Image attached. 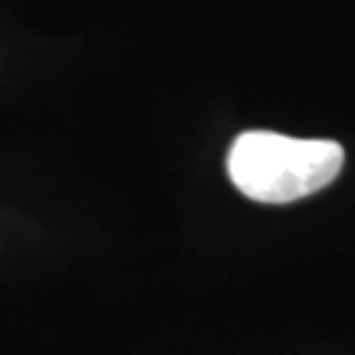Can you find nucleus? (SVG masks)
<instances>
[{
    "instance_id": "1",
    "label": "nucleus",
    "mask_w": 355,
    "mask_h": 355,
    "mask_svg": "<svg viewBox=\"0 0 355 355\" xmlns=\"http://www.w3.org/2000/svg\"><path fill=\"white\" fill-rule=\"evenodd\" d=\"M345 150L334 140H300L277 132H242L227 158L229 179L255 203H292L340 177Z\"/></svg>"
}]
</instances>
